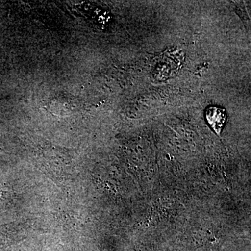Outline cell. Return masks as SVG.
Masks as SVG:
<instances>
[{
    "label": "cell",
    "mask_w": 251,
    "mask_h": 251,
    "mask_svg": "<svg viewBox=\"0 0 251 251\" xmlns=\"http://www.w3.org/2000/svg\"><path fill=\"white\" fill-rule=\"evenodd\" d=\"M206 119L212 129L220 135L226 122V110L217 106H209L206 108Z\"/></svg>",
    "instance_id": "cell-1"
}]
</instances>
